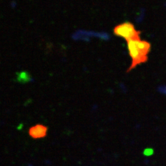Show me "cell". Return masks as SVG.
<instances>
[{
    "label": "cell",
    "instance_id": "obj_1",
    "mask_svg": "<svg viewBox=\"0 0 166 166\" xmlns=\"http://www.w3.org/2000/svg\"><path fill=\"white\" fill-rule=\"evenodd\" d=\"M127 47L131 63L127 69V72L141 64L145 63L148 60V55L151 51V44L150 42L140 39H134L127 42Z\"/></svg>",
    "mask_w": 166,
    "mask_h": 166
},
{
    "label": "cell",
    "instance_id": "obj_2",
    "mask_svg": "<svg viewBox=\"0 0 166 166\" xmlns=\"http://www.w3.org/2000/svg\"><path fill=\"white\" fill-rule=\"evenodd\" d=\"M113 33L115 36L123 38L127 42L130 40L140 39L141 31L136 30L132 23L125 22L115 26L113 28Z\"/></svg>",
    "mask_w": 166,
    "mask_h": 166
},
{
    "label": "cell",
    "instance_id": "obj_4",
    "mask_svg": "<svg viewBox=\"0 0 166 166\" xmlns=\"http://www.w3.org/2000/svg\"><path fill=\"white\" fill-rule=\"evenodd\" d=\"M152 153H153V151H152V149H146L144 151V154L146 156H150Z\"/></svg>",
    "mask_w": 166,
    "mask_h": 166
},
{
    "label": "cell",
    "instance_id": "obj_3",
    "mask_svg": "<svg viewBox=\"0 0 166 166\" xmlns=\"http://www.w3.org/2000/svg\"><path fill=\"white\" fill-rule=\"evenodd\" d=\"M47 128L42 124H37L31 127L29 130V135L33 138H41L46 135Z\"/></svg>",
    "mask_w": 166,
    "mask_h": 166
}]
</instances>
